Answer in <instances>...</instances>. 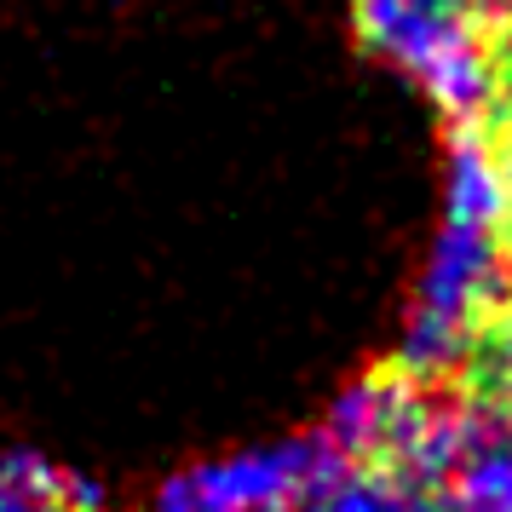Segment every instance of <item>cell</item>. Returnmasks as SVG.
Wrapping results in <instances>:
<instances>
[{
    "label": "cell",
    "mask_w": 512,
    "mask_h": 512,
    "mask_svg": "<svg viewBox=\"0 0 512 512\" xmlns=\"http://www.w3.org/2000/svg\"><path fill=\"white\" fill-rule=\"evenodd\" d=\"M397 374L438 386H512V236L507 156L484 127H455L438 185V231L420 254L415 288L397 323Z\"/></svg>",
    "instance_id": "cell-1"
},
{
    "label": "cell",
    "mask_w": 512,
    "mask_h": 512,
    "mask_svg": "<svg viewBox=\"0 0 512 512\" xmlns=\"http://www.w3.org/2000/svg\"><path fill=\"white\" fill-rule=\"evenodd\" d=\"M357 41L455 127L495 104V47L472 0H351Z\"/></svg>",
    "instance_id": "cell-2"
},
{
    "label": "cell",
    "mask_w": 512,
    "mask_h": 512,
    "mask_svg": "<svg viewBox=\"0 0 512 512\" xmlns=\"http://www.w3.org/2000/svg\"><path fill=\"white\" fill-rule=\"evenodd\" d=\"M392 472L409 512H512V386L426 397Z\"/></svg>",
    "instance_id": "cell-3"
},
{
    "label": "cell",
    "mask_w": 512,
    "mask_h": 512,
    "mask_svg": "<svg viewBox=\"0 0 512 512\" xmlns=\"http://www.w3.org/2000/svg\"><path fill=\"white\" fill-rule=\"evenodd\" d=\"M328 466V449L311 438L242 443L208 461H190L156 489V512H294L311 478Z\"/></svg>",
    "instance_id": "cell-4"
},
{
    "label": "cell",
    "mask_w": 512,
    "mask_h": 512,
    "mask_svg": "<svg viewBox=\"0 0 512 512\" xmlns=\"http://www.w3.org/2000/svg\"><path fill=\"white\" fill-rule=\"evenodd\" d=\"M426 386H415L409 374L397 369H374L363 380H351L346 392L328 403L317 443L328 449V461H351V466H386L392 472L397 455L409 449L426 409Z\"/></svg>",
    "instance_id": "cell-5"
},
{
    "label": "cell",
    "mask_w": 512,
    "mask_h": 512,
    "mask_svg": "<svg viewBox=\"0 0 512 512\" xmlns=\"http://www.w3.org/2000/svg\"><path fill=\"white\" fill-rule=\"evenodd\" d=\"M98 489L81 484L75 472L52 466L47 455L12 449L0 455V512H93Z\"/></svg>",
    "instance_id": "cell-6"
},
{
    "label": "cell",
    "mask_w": 512,
    "mask_h": 512,
    "mask_svg": "<svg viewBox=\"0 0 512 512\" xmlns=\"http://www.w3.org/2000/svg\"><path fill=\"white\" fill-rule=\"evenodd\" d=\"M294 512H409V489L386 466L328 461Z\"/></svg>",
    "instance_id": "cell-7"
},
{
    "label": "cell",
    "mask_w": 512,
    "mask_h": 512,
    "mask_svg": "<svg viewBox=\"0 0 512 512\" xmlns=\"http://www.w3.org/2000/svg\"><path fill=\"white\" fill-rule=\"evenodd\" d=\"M472 6H478L484 29H501V35H512V0H472Z\"/></svg>",
    "instance_id": "cell-8"
},
{
    "label": "cell",
    "mask_w": 512,
    "mask_h": 512,
    "mask_svg": "<svg viewBox=\"0 0 512 512\" xmlns=\"http://www.w3.org/2000/svg\"><path fill=\"white\" fill-rule=\"evenodd\" d=\"M495 104L507 110V127H512V64L501 70V81H495Z\"/></svg>",
    "instance_id": "cell-9"
},
{
    "label": "cell",
    "mask_w": 512,
    "mask_h": 512,
    "mask_svg": "<svg viewBox=\"0 0 512 512\" xmlns=\"http://www.w3.org/2000/svg\"><path fill=\"white\" fill-rule=\"evenodd\" d=\"M507 236H512V156H507Z\"/></svg>",
    "instance_id": "cell-10"
}]
</instances>
